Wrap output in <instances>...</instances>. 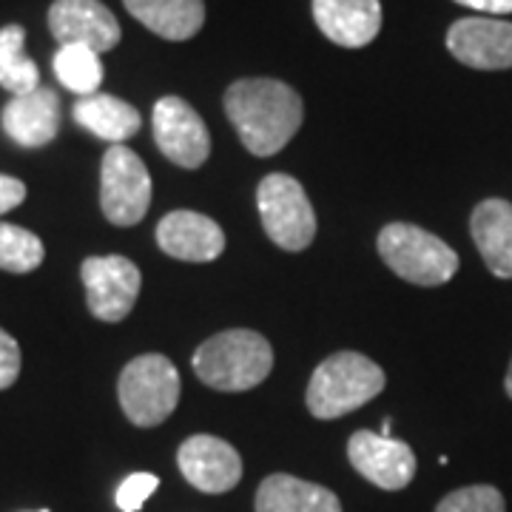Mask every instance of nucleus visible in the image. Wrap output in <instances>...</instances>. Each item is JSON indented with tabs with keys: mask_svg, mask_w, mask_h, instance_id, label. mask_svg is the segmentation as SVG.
I'll list each match as a JSON object with an SVG mask.
<instances>
[{
	"mask_svg": "<svg viewBox=\"0 0 512 512\" xmlns=\"http://www.w3.org/2000/svg\"><path fill=\"white\" fill-rule=\"evenodd\" d=\"M23 43H26L23 26L9 23L0 29V86L15 97L35 92L40 86V69L35 60L23 52Z\"/></svg>",
	"mask_w": 512,
	"mask_h": 512,
	"instance_id": "412c9836",
	"label": "nucleus"
},
{
	"mask_svg": "<svg viewBox=\"0 0 512 512\" xmlns=\"http://www.w3.org/2000/svg\"><path fill=\"white\" fill-rule=\"evenodd\" d=\"M456 3L484 12V15H510L512 12V0H456Z\"/></svg>",
	"mask_w": 512,
	"mask_h": 512,
	"instance_id": "cd10ccee",
	"label": "nucleus"
},
{
	"mask_svg": "<svg viewBox=\"0 0 512 512\" xmlns=\"http://www.w3.org/2000/svg\"><path fill=\"white\" fill-rule=\"evenodd\" d=\"M313 20L322 35L345 49H362L382 29L379 0H313Z\"/></svg>",
	"mask_w": 512,
	"mask_h": 512,
	"instance_id": "dca6fc26",
	"label": "nucleus"
},
{
	"mask_svg": "<svg viewBox=\"0 0 512 512\" xmlns=\"http://www.w3.org/2000/svg\"><path fill=\"white\" fill-rule=\"evenodd\" d=\"M128 15L165 40H191L205 23L202 0H123Z\"/></svg>",
	"mask_w": 512,
	"mask_h": 512,
	"instance_id": "6ab92c4d",
	"label": "nucleus"
},
{
	"mask_svg": "<svg viewBox=\"0 0 512 512\" xmlns=\"http://www.w3.org/2000/svg\"><path fill=\"white\" fill-rule=\"evenodd\" d=\"M470 234L490 274L512 279V202L498 197L478 202L470 217Z\"/></svg>",
	"mask_w": 512,
	"mask_h": 512,
	"instance_id": "f3484780",
	"label": "nucleus"
},
{
	"mask_svg": "<svg viewBox=\"0 0 512 512\" xmlns=\"http://www.w3.org/2000/svg\"><path fill=\"white\" fill-rule=\"evenodd\" d=\"M163 254L183 262H211L225 251V234L217 222L197 211H171L157 225Z\"/></svg>",
	"mask_w": 512,
	"mask_h": 512,
	"instance_id": "2eb2a0df",
	"label": "nucleus"
},
{
	"mask_svg": "<svg viewBox=\"0 0 512 512\" xmlns=\"http://www.w3.org/2000/svg\"><path fill=\"white\" fill-rule=\"evenodd\" d=\"M72 111L80 126L92 131L100 140H109L111 146H123L128 137H134L143 126L140 111L120 97H111V94L97 92L89 94V97H80Z\"/></svg>",
	"mask_w": 512,
	"mask_h": 512,
	"instance_id": "aec40b11",
	"label": "nucleus"
},
{
	"mask_svg": "<svg viewBox=\"0 0 512 512\" xmlns=\"http://www.w3.org/2000/svg\"><path fill=\"white\" fill-rule=\"evenodd\" d=\"M49 32L60 46H86L97 55L120 43V23L100 0H55L49 9Z\"/></svg>",
	"mask_w": 512,
	"mask_h": 512,
	"instance_id": "9b49d317",
	"label": "nucleus"
},
{
	"mask_svg": "<svg viewBox=\"0 0 512 512\" xmlns=\"http://www.w3.org/2000/svg\"><path fill=\"white\" fill-rule=\"evenodd\" d=\"M504 387H507V396L512 399V362H510V367H507V379H504Z\"/></svg>",
	"mask_w": 512,
	"mask_h": 512,
	"instance_id": "c756f323",
	"label": "nucleus"
},
{
	"mask_svg": "<svg viewBox=\"0 0 512 512\" xmlns=\"http://www.w3.org/2000/svg\"><path fill=\"white\" fill-rule=\"evenodd\" d=\"M256 512H342L339 495L330 493L328 487L302 481V478L288 476V473H274L268 476L254 501Z\"/></svg>",
	"mask_w": 512,
	"mask_h": 512,
	"instance_id": "a211bd4d",
	"label": "nucleus"
},
{
	"mask_svg": "<svg viewBox=\"0 0 512 512\" xmlns=\"http://www.w3.org/2000/svg\"><path fill=\"white\" fill-rule=\"evenodd\" d=\"M274 370V348L256 330H222L194 353V373L222 393L254 390Z\"/></svg>",
	"mask_w": 512,
	"mask_h": 512,
	"instance_id": "f03ea898",
	"label": "nucleus"
},
{
	"mask_svg": "<svg viewBox=\"0 0 512 512\" xmlns=\"http://www.w3.org/2000/svg\"><path fill=\"white\" fill-rule=\"evenodd\" d=\"M89 311L100 322H123L140 296V268L126 256H89L80 268Z\"/></svg>",
	"mask_w": 512,
	"mask_h": 512,
	"instance_id": "6e6552de",
	"label": "nucleus"
},
{
	"mask_svg": "<svg viewBox=\"0 0 512 512\" xmlns=\"http://www.w3.org/2000/svg\"><path fill=\"white\" fill-rule=\"evenodd\" d=\"M3 131L23 148L49 146L60 131V97L46 86L12 97L0 114Z\"/></svg>",
	"mask_w": 512,
	"mask_h": 512,
	"instance_id": "4468645a",
	"label": "nucleus"
},
{
	"mask_svg": "<svg viewBox=\"0 0 512 512\" xmlns=\"http://www.w3.org/2000/svg\"><path fill=\"white\" fill-rule=\"evenodd\" d=\"M436 512H507L504 495L493 484H473L444 495Z\"/></svg>",
	"mask_w": 512,
	"mask_h": 512,
	"instance_id": "b1692460",
	"label": "nucleus"
},
{
	"mask_svg": "<svg viewBox=\"0 0 512 512\" xmlns=\"http://www.w3.org/2000/svg\"><path fill=\"white\" fill-rule=\"evenodd\" d=\"M154 140L171 163L200 168L211 154V134L183 97L168 94L154 106Z\"/></svg>",
	"mask_w": 512,
	"mask_h": 512,
	"instance_id": "1a4fd4ad",
	"label": "nucleus"
},
{
	"mask_svg": "<svg viewBox=\"0 0 512 512\" xmlns=\"http://www.w3.org/2000/svg\"><path fill=\"white\" fill-rule=\"evenodd\" d=\"M447 49L478 72L512 69V23L498 18H461L447 32Z\"/></svg>",
	"mask_w": 512,
	"mask_h": 512,
	"instance_id": "f8f14e48",
	"label": "nucleus"
},
{
	"mask_svg": "<svg viewBox=\"0 0 512 512\" xmlns=\"http://www.w3.org/2000/svg\"><path fill=\"white\" fill-rule=\"evenodd\" d=\"M55 74L69 92L89 97L97 94L103 83V63L100 55L86 46H60L55 55Z\"/></svg>",
	"mask_w": 512,
	"mask_h": 512,
	"instance_id": "4be33fe9",
	"label": "nucleus"
},
{
	"mask_svg": "<svg viewBox=\"0 0 512 512\" xmlns=\"http://www.w3.org/2000/svg\"><path fill=\"white\" fill-rule=\"evenodd\" d=\"M256 208L265 234L282 251H305L316 237V214L299 180L268 174L256 188Z\"/></svg>",
	"mask_w": 512,
	"mask_h": 512,
	"instance_id": "423d86ee",
	"label": "nucleus"
},
{
	"mask_svg": "<svg viewBox=\"0 0 512 512\" xmlns=\"http://www.w3.org/2000/svg\"><path fill=\"white\" fill-rule=\"evenodd\" d=\"M348 458L359 476L390 493L404 490L416 476V453L410 444L373 430H359L350 436Z\"/></svg>",
	"mask_w": 512,
	"mask_h": 512,
	"instance_id": "9d476101",
	"label": "nucleus"
},
{
	"mask_svg": "<svg viewBox=\"0 0 512 512\" xmlns=\"http://www.w3.org/2000/svg\"><path fill=\"white\" fill-rule=\"evenodd\" d=\"M382 436H387V439H393V421H390V419L382 421Z\"/></svg>",
	"mask_w": 512,
	"mask_h": 512,
	"instance_id": "c85d7f7f",
	"label": "nucleus"
},
{
	"mask_svg": "<svg viewBox=\"0 0 512 512\" xmlns=\"http://www.w3.org/2000/svg\"><path fill=\"white\" fill-rule=\"evenodd\" d=\"M177 464L185 481L208 495L228 493L242 478V458L237 450L228 441L205 436V433L183 441L177 453Z\"/></svg>",
	"mask_w": 512,
	"mask_h": 512,
	"instance_id": "ddd939ff",
	"label": "nucleus"
},
{
	"mask_svg": "<svg viewBox=\"0 0 512 512\" xmlns=\"http://www.w3.org/2000/svg\"><path fill=\"white\" fill-rule=\"evenodd\" d=\"M183 382L177 367L160 353L131 359L117 382V396L126 419L137 427L163 424L180 404Z\"/></svg>",
	"mask_w": 512,
	"mask_h": 512,
	"instance_id": "39448f33",
	"label": "nucleus"
},
{
	"mask_svg": "<svg viewBox=\"0 0 512 512\" xmlns=\"http://www.w3.org/2000/svg\"><path fill=\"white\" fill-rule=\"evenodd\" d=\"M384 370L362 353L342 350L313 370L308 384V410L316 419H339L373 402L384 390Z\"/></svg>",
	"mask_w": 512,
	"mask_h": 512,
	"instance_id": "7ed1b4c3",
	"label": "nucleus"
},
{
	"mask_svg": "<svg viewBox=\"0 0 512 512\" xmlns=\"http://www.w3.org/2000/svg\"><path fill=\"white\" fill-rule=\"evenodd\" d=\"M26 200V185L20 183L18 177H6L0 174V214L18 208L20 202Z\"/></svg>",
	"mask_w": 512,
	"mask_h": 512,
	"instance_id": "bb28decb",
	"label": "nucleus"
},
{
	"mask_svg": "<svg viewBox=\"0 0 512 512\" xmlns=\"http://www.w3.org/2000/svg\"><path fill=\"white\" fill-rule=\"evenodd\" d=\"M46 248L37 234L12 225V222H0V268L9 274H29L43 262Z\"/></svg>",
	"mask_w": 512,
	"mask_h": 512,
	"instance_id": "5701e85b",
	"label": "nucleus"
},
{
	"mask_svg": "<svg viewBox=\"0 0 512 512\" xmlns=\"http://www.w3.org/2000/svg\"><path fill=\"white\" fill-rule=\"evenodd\" d=\"M379 254L387 268L404 282L436 288L458 271V254L436 234L410 222H390L379 234Z\"/></svg>",
	"mask_w": 512,
	"mask_h": 512,
	"instance_id": "20e7f679",
	"label": "nucleus"
},
{
	"mask_svg": "<svg viewBox=\"0 0 512 512\" xmlns=\"http://www.w3.org/2000/svg\"><path fill=\"white\" fill-rule=\"evenodd\" d=\"M160 487V478L154 473H134V476L123 478V484L117 487V507L123 512H140L143 504L148 501V495Z\"/></svg>",
	"mask_w": 512,
	"mask_h": 512,
	"instance_id": "393cba45",
	"label": "nucleus"
},
{
	"mask_svg": "<svg viewBox=\"0 0 512 512\" xmlns=\"http://www.w3.org/2000/svg\"><path fill=\"white\" fill-rule=\"evenodd\" d=\"M151 205V174L126 146H111L100 165V208L111 225H137Z\"/></svg>",
	"mask_w": 512,
	"mask_h": 512,
	"instance_id": "0eeeda50",
	"label": "nucleus"
},
{
	"mask_svg": "<svg viewBox=\"0 0 512 512\" xmlns=\"http://www.w3.org/2000/svg\"><path fill=\"white\" fill-rule=\"evenodd\" d=\"M20 376V345L0 328V390L12 387Z\"/></svg>",
	"mask_w": 512,
	"mask_h": 512,
	"instance_id": "a878e982",
	"label": "nucleus"
},
{
	"mask_svg": "<svg viewBox=\"0 0 512 512\" xmlns=\"http://www.w3.org/2000/svg\"><path fill=\"white\" fill-rule=\"evenodd\" d=\"M37 512H49V510H37Z\"/></svg>",
	"mask_w": 512,
	"mask_h": 512,
	"instance_id": "7c9ffc66",
	"label": "nucleus"
},
{
	"mask_svg": "<svg viewBox=\"0 0 512 512\" xmlns=\"http://www.w3.org/2000/svg\"><path fill=\"white\" fill-rule=\"evenodd\" d=\"M225 114L242 146L254 157H274L302 126L305 106L288 83L271 77H245L225 92Z\"/></svg>",
	"mask_w": 512,
	"mask_h": 512,
	"instance_id": "f257e3e1",
	"label": "nucleus"
}]
</instances>
